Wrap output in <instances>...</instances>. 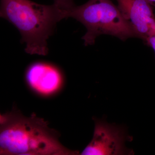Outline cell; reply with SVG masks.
Returning <instances> with one entry per match:
<instances>
[{
  "mask_svg": "<svg viewBox=\"0 0 155 155\" xmlns=\"http://www.w3.org/2000/svg\"><path fill=\"white\" fill-rule=\"evenodd\" d=\"M58 131L35 114L24 116L17 109L0 126V155H75L64 146Z\"/></svg>",
  "mask_w": 155,
  "mask_h": 155,
  "instance_id": "obj_1",
  "label": "cell"
},
{
  "mask_svg": "<svg viewBox=\"0 0 155 155\" xmlns=\"http://www.w3.org/2000/svg\"><path fill=\"white\" fill-rule=\"evenodd\" d=\"M0 18L12 23L21 34L25 52L45 56L48 40L57 23L64 19V11L54 4L41 5L31 0H0Z\"/></svg>",
  "mask_w": 155,
  "mask_h": 155,
  "instance_id": "obj_2",
  "label": "cell"
},
{
  "mask_svg": "<svg viewBox=\"0 0 155 155\" xmlns=\"http://www.w3.org/2000/svg\"><path fill=\"white\" fill-rule=\"evenodd\" d=\"M64 17L74 18L86 27V33L82 37L85 46L94 44L97 38L102 35L115 36L123 41L138 38L131 23L111 0H89L64 11Z\"/></svg>",
  "mask_w": 155,
  "mask_h": 155,
  "instance_id": "obj_3",
  "label": "cell"
},
{
  "mask_svg": "<svg viewBox=\"0 0 155 155\" xmlns=\"http://www.w3.org/2000/svg\"><path fill=\"white\" fill-rule=\"evenodd\" d=\"M25 80L31 91L44 98L59 94L65 84V77L61 69L44 61L35 62L28 66L25 70Z\"/></svg>",
  "mask_w": 155,
  "mask_h": 155,
  "instance_id": "obj_4",
  "label": "cell"
},
{
  "mask_svg": "<svg viewBox=\"0 0 155 155\" xmlns=\"http://www.w3.org/2000/svg\"><path fill=\"white\" fill-rule=\"evenodd\" d=\"M127 136L125 129L96 119L93 137L83 151L82 155L132 154L125 147Z\"/></svg>",
  "mask_w": 155,
  "mask_h": 155,
  "instance_id": "obj_5",
  "label": "cell"
},
{
  "mask_svg": "<svg viewBox=\"0 0 155 155\" xmlns=\"http://www.w3.org/2000/svg\"><path fill=\"white\" fill-rule=\"evenodd\" d=\"M119 10L143 41L155 35V16L147 0H117Z\"/></svg>",
  "mask_w": 155,
  "mask_h": 155,
  "instance_id": "obj_6",
  "label": "cell"
},
{
  "mask_svg": "<svg viewBox=\"0 0 155 155\" xmlns=\"http://www.w3.org/2000/svg\"><path fill=\"white\" fill-rule=\"evenodd\" d=\"M56 6L63 11H67L75 6L73 0H54Z\"/></svg>",
  "mask_w": 155,
  "mask_h": 155,
  "instance_id": "obj_7",
  "label": "cell"
},
{
  "mask_svg": "<svg viewBox=\"0 0 155 155\" xmlns=\"http://www.w3.org/2000/svg\"><path fill=\"white\" fill-rule=\"evenodd\" d=\"M144 42L148 45L151 47L155 52V35L149 37L146 39Z\"/></svg>",
  "mask_w": 155,
  "mask_h": 155,
  "instance_id": "obj_8",
  "label": "cell"
},
{
  "mask_svg": "<svg viewBox=\"0 0 155 155\" xmlns=\"http://www.w3.org/2000/svg\"><path fill=\"white\" fill-rule=\"evenodd\" d=\"M8 117V113L4 114H0V126L4 124L6 122Z\"/></svg>",
  "mask_w": 155,
  "mask_h": 155,
  "instance_id": "obj_9",
  "label": "cell"
},
{
  "mask_svg": "<svg viewBox=\"0 0 155 155\" xmlns=\"http://www.w3.org/2000/svg\"><path fill=\"white\" fill-rule=\"evenodd\" d=\"M151 5L155 6V0H147Z\"/></svg>",
  "mask_w": 155,
  "mask_h": 155,
  "instance_id": "obj_10",
  "label": "cell"
}]
</instances>
